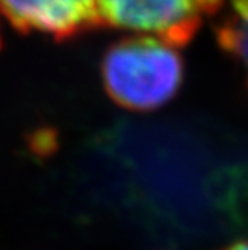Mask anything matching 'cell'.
<instances>
[{
    "label": "cell",
    "instance_id": "cell-1",
    "mask_svg": "<svg viewBox=\"0 0 248 250\" xmlns=\"http://www.w3.org/2000/svg\"><path fill=\"white\" fill-rule=\"evenodd\" d=\"M91 165L121 207L165 231H228L248 210V162L189 126L121 121L92 139Z\"/></svg>",
    "mask_w": 248,
    "mask_h": 250
},
{
    "label": "cell",
    "instance_id": "cell-2",
    "mask_svg": "<svg viewBox=\"0 0 248 250\" xmlns=\"http://www.w3.org/2000/svg\"><path fill=\"white\" fill-rule=\"evenodd\" d=\"M100 76L118 107L140 113L165 107L176 97L186 65L176 47L158 37H123L105 50Z\"/></svg>",
    "mask_w": 248,
    "mask_h": 250
},
{
    "label": "cell",
    "instance_id": "cell-3",
    "mask_svg": "<svg viewBox=\"0 0 248 250\" xmlns=\"http://www.w3.org/2000/svg\"><path fill=\"white\" fill-rule=\"evenodd\" d=\"M226 0H98L105 26L145 33L174 47L187 45Z\"/></svg>",
    "mask_w": 248,
    "mask_h": 250
},
{
    "label": "cell",
    "instance_id": "cell-4",
    "mask_svg": "<svg viewBox=\"0 0 248 250\" xmlns=\"http://www.w3.org/2000/svg\"><path fill=\"white\" fill-rule=\"evenodd\" d=\"M0 12L18 33L60 42L105 26L98 0H0Z\"/></svg>",
    "mask_w": 248,
    "mask_h": 250
},
{
    "label": "cell",
    "instance_id": "cell-5",
    "mask_svg": "<svg viewBox=\"0 0 248 250\" xmlns=\"http://www.w3.org/2000/svg\"><path fill=\"white\" fill-rule=\"evenodd\" d=\"M232 10L216 29L218 44L240 63L248 78V0H230Z\"/></svg>",
    "mask_w": 248,
    "mask_h": 250
},
{
    "label": "cell",
    "instance_id": "cell-6",
    "mask_svg": "<svg viewBox=\"0 0 248 250\" xmlns=\"http://www.w3.org/2000/svg\"><path fill=\"white\" fill-rule=\"evenodd\" d=\"M221 250H248V239H242V241H237L234 244H229L224 249Z\"/></svg>",
    "mask_w": 248,
    "mask_h": 250
}]
</instances>
